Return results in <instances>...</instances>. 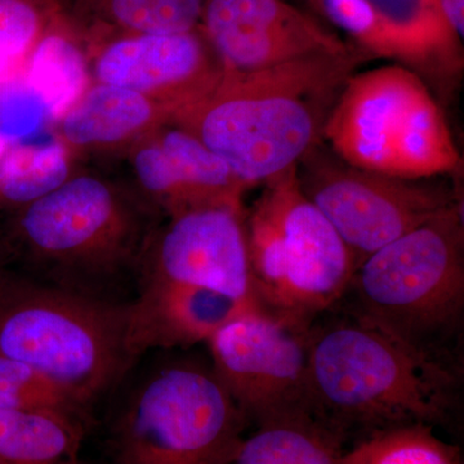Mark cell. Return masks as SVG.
Listing matches in <instances>:
<instances>
[{
  "label": "cell",
  "instance_id": "14",
  "mask_svg": "<svg viewBox=\"0 0 464 464\" xmlns=\"http://www.w3.org/2000/svg\"><path fill=\"white\" fill-rule=\"evenodd\" d=\"M326 16L342 27L362 57L386 58L424 81H449L462 72V38L440 0H324Z\"/></svg>",
  "mask_w": 464,
  "mask_h": 464
},
{
  "label": "cell",
  "instance_id": "5",
  "mask_svg": "<svg viewBox=\"0 0 464 464\" xmlns=\"http://www.w3.org/2000/svg\"><path fill=\"white\" fill-rule=\"evenodd\" d=\"M0 355L32 366L87 406L136 360L128 304L0 274Z\"/></svg>",
  "mask_w": 464,
  "mask_h": 464
},
{
  "label": "cell",
  "instance_id": "26",
  "mask_svg": "<svg viewBox=\"0 0 464 464\" xmlns=\"http://www.w3.org/2000/svg\"><path fill=\"white\" fill-rule=\"evenodd\" d=\"M52 119L41 97L21 72L0 81V136L14 142L50 130Z\"/></svg>",
  "mask_w": 464,
  "mask_h": 464
},
{
  "label": "cell",
  "instance_id": "8",
  "mask_svg": "<svg viewBox=\"0 0 464 464\" xmlns=\"http://www.w3.org/2000/svg\"><path fill=\"white\" fill-rule=\"evenodd\" d=\"M246 420L201 366H168L133 393L115 427L114 464H228Z\"/></svg>",
  "mask_w": 464,
  "mask_h": 464
},
{
  "label": "cell",
  "instance_id": "27",
  "mask_svg": "<svg viewBox=\"0 0 464 464\" xmlns=\"http://www.w3.org/2000/svg\"><path fill=\"white\" fill-rule=\"evenodd\" d=\"M444 16L453 27L454 32L463 39L464 34V0H440Z\"/></svg>",
  "mask_w": 464,
  "mask_h": 464
},
{
  "label": "cell",
  "instance_id": "1",
  "mask_svg": "<svg viewBox=\"0 0 464 464\" xmlns=\"http://www.w3.org/2000/svg\"><path fill=\"white\" fill-rule=\"evenodd\" d=\"M362 54L322 53L266 69H221L172 116L249 186L298 166L322 143L324 123Z\"/></svg>",
  "mask_w": 464,
  "mask_h": 464
},
{
  "label": "cell",
  "instance_id": "22",
  "mask_svg": "<svg viewBox=\"0 0 464 464\" xmlns=\"http://www.w3.org/2000/svg\"><path fill=\"white\" fill-rule=\"evenodd\" d=\"M343 442L313 418L259 424L228 464H342Z\"/></svg>",
  "mask_w": 464,
  "mask_h": 464
},
{
  "label": "cell",
  "instance_id": "15",
  "mask_svg": "<svg viewBox=\"0 0 464 464\" xmlns=\"http://www.w3.org/2000/svg\"><path fill=\"white\" fill-rule=\"evenodd\" d=\"M87 53L92 82L139 92L172 116L215 83L222 69L200 29L123 36Z\"/></svg>",
  "mask_w": 464,
  "mask_h": 464
},
{
  "label": "cell",
  "instance_id": "25",
  "mask_svg": "<svg viewBox=\"0 0 464 464\" xmlns=\"http://www.w3.org/2000/svg\"><path fill=\"white\" fill-rule=\"evenodd\" d=\"M56 20L53 0H0V81L21 72Z\"/></svg>",
  "mask_w": 464,
  "mask_h": 464
},
{
  "label": "cell",
  "instance_id": "6",
  "mask_svg": "<svg viewBox=\"0 0 464 464\" xmlns=\"http://www.w3.org/2000/svg\"><path fill=\"white\" fill-rule=\"evenodd\" d=\"M323 141L350 166L409 181L453 172L460 161L429 84L398 63L348 76Z\"/></svg>",
  "mask_w": 464,
  "mask_h": 464
},
{
  "label": "cell",
  "instance_id": "28",
  "mask_svg": "<svg viewBox=\"0 0 464 464\" xmlns=\"http://www.w3.org/2000/svg\"><path fill=\"white\" fill-rule=\"evenodd\" d=\"M297 2L302 3L310 14H313L314 16L319 18V20H322L323 23L328 21L324 0H297Z\"/></svg>",
  "mask_w": 464,
  "mask_h": 464
},
{
  "label": "cell",
  "instance_id": "21",
  "mask_svg": "<svg viewBox=\"0 0 464 464\" xmlns=\"http://www.w3.org/2000/svg\"><path fill=\"white\" fill-rule=\"evenodd\" d=\"M81 420L0 409V464H78Z\"/></svg>",
  "mask_w": 464,
  "mask_h": 464
},
{
  "label": "cell",
  "instance_id": "17",
  "mask_svg": "<svg viewBox=\"0 0 464 464\" xmlns=\"http://www.w3.org/2000/svg\"><path fill=\"white\" fill-rule=\"evenodd\" d=\"M258 308L264 307L216 290L142 280L141 295L128 304V344L134 359L151 348L192 346Z\"/></svg>",
  "mask_w": 464,
  "mask_h": 464
},
{
  "label": "cell",
  "instance_id": "2",
  "mask_svg": "<svg viewBox=\"0 0 464 464\" xmlns=\"http://www.w3.org/2000/svg\"><path fill=\"white\" fill-rule=\"evenodd\" d=\"M308 386L316 422L344 441L448 423L459 371L427 359L353 314L310 326Z\"/></svg>",
  "mask_w": 464,
  "mask_h": 464
},
{
  "label": "cell",
  "instance_id": "18",
  "mask_svg": "<svg viewBox=\"0 0 464 464\" xmlns=\"http://www.w3.org/2000/svg\"><path fill=\"white\" fill-rule=\"evenodd\" d=\"M57 20L85 50L139 34L199 29L206 0H53Z\"/></svg>",
  "mask_w": 464,
  "mask_h": 464
},
{
  "label": "cell",
  "instance_id": "7",
  "mask_svg": "<svg viewBox=\"0 0 464 464\" xmlns=\"http://www.w3.org/2000/svg\"><path fill=\"white\" fill-rule=\"evenodd\" d=\"M246 209L253 285L265 310L311 325L341 301L357 265L298 179V166L262 183Z\"/></svg>",
  "mask_w": 464,
  "mask_h": 464
},
{
  "label": "cell",
  "instance_id": "12",
  "mask_svg": "<svg viewBox=\"0 0 464 464\" xmlns=\"http://www.w3.org/2000/svg\"><path fill=\"white\" fill-rule=\"evenodd\" d=\"M102 168L123 179L163 219L203 208H244V195L252 188L173 121Z\"/></svg>",
  "mask_w": 464,
  "mask_h": 464
},
{
  "label": "cell",
  "instance_id": "13",
  "mask_svg": "<svg viewBox=\"0 0 464 464\" xmlns=\"http://www.w3.org/2000/svg\"><path fill=\"white\" fill-rule=\"evenodd\" d=\"M199 29L222 69L234 72L353 50L290 0H206Z\"/></svg>",
  "mask_w": 464,
  "mask_h": 464
},
{
  "label": "cell",
  "instance_id": "20",
  "mask_svg": "<svg viewBox=\"0 0 464 464\" xmlns=\"http://www.w3.org/2000/svg\"><path fill=\"white\" fill-rule=\"evenodd\" d=\"M21 75L44 102L52 123L65 114L92 83L87 50L58 20L34 47Z\"/></svg>",
  "mask_w": 464,
  "mask_h": 464
},
{
  "label": "cell",
  "instance_id": "23",
  "mask_svg": "<svg viewBox=\"0 0 464 464\" xmlns=\"http://www.w3.org/2000/svg\"><path fill=\"white\" fill-rule=\"evenodd\" d=\"M342 464H460L458 450L433 433L411 424L374 433L344 451Z\"/></svg>",
  "mask_w": 464,
  "mask_h": 464
},
{
  "label": "cell",
  "instance_id": "19",
  "mask_svg": "<svg viewBox=\"0 0 464 464\" xmlns=\"http://www.w3.org/2000/svg\"><path fill=\"white\" fill-rule=\"evenodd\" d=\"M81 167L51 130L11 142L0 157V222L56 190Z\"/></svg>",
  "mask_w": 464,
  "mask_h": 464
},
{
  "label": "cell",
  "instance_id": "4",
  "mask_svg": "<svg viewBox=\"0 0 464 464\" xmlns=\"http://www.w3.org/2000/svg\"><path fill=\"white\" fill-rule=\"evenodd\" d=\"M161 217L118 174L83 166L0 222V253L63 282L137 267Z\"/></svg>",
  "mask_w": 464,
  "mask_h": 464
},
{
  "label": "cell",
  "instance_id": "9",
  "mask_svg": "<svg viewBox=\"0 0 464 464\" xmlns=\"http://www.w3.org/2000/svg\"><path fill=\"white\" fill-rule=\"evenodd\" d=\"M311 325L258 308L235 317L208 341L213 374L246 422L314 420L308 386Z\"/></svg>",
  "mask_w": 464,
  "mask_h": 464
},
{
  "label": "cell",
  "instance_id": "10",
  "mask_svg": "<svg viewBox=\"0 0 464 464\" xmlns=\"http://www.w3.org/2000/svg\"><path fill=\"white\" fill-rule=\"evenodd\" d=\"M317 146L298 163L299 183L351 250L357 267L458 203L447 188L360 169Z\"/></svg>",
  "mask_w": 464,
  "mask_h": 464
},
{
  "label": "cell",
  "instance_id": "3",
  "mask_svg": "<svg viewBox=\"0 0 464 464\" xmlns=\"http://www.w3.org/2000/svg\"><path fill=\"white\" fill-rule=\"evenodd\" d=\"M347 313L459 371L464 315L462 208H448L360 264ZM343 295V297H344Z\"/></svg>",
  "mask_w": 464,
  "mask_h": 464
},
{
  "label": "cell",
  "instance_id": "11",
  "mask_svg": "<svg viewBox=\"0 0 464 464\" xmlns=\"http://www.w3.org/2000/svg\"><path fill=\"white\" fill-rule=\"evenodd\" d=\"M244 216L246 208L216 207L161 219L137 265L142 280L199 286L261 304L253 285Z\"/></svg>",
  "mask_w": 464,
  "mask_h": 464
},
{
  "label": "cell",
  "instance_id": "24",
  "mask_svg": "<svg viewBox=\"0 0 464 464\" xmlns=\"http://www.w3.org/2000/svg\"><path fill=\"white\" fill-rule=\"evenodd\" d=\"M0 409L48 411L81 420L85 406L32 366L0 355Z\"/></svg>",
  "mask_w": 464,
  "mask_h": 464
},
{
  "label": "cell",
  "instance_id": "29",
  "mask_svg": "<svg viewBox=\"0 0 464 464\" xmlns=\"http://www.w3.org/2000/svg\"><path fill=\"white\" fill-rule=\"evenodd\" d=\"M11 145V141H8L5 137L0 136V157L5 154V150L8 149V146Z\"/></svg>",
  "mask_w": 464,
  "mask_h": 464
},
{
  "label": "cell",
  "instance_id": "16",
  "mask_svg": "<svg viewBox=\"0 0 464 464\" xmlns=\"http://www.w3.org/2000/svg\"><path fill=\"white\" fill-rule=\"evenodd\" d=\"M170 121L166 106L139 92L92 82L50 130L78 163L106 167Z\"/></svg>",
  "mask_w": 464,
  "mask_h": 464
}]
</instances>
